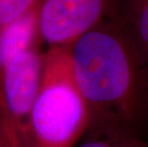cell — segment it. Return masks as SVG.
Segmentation results:
<instances>
[{"instance_id":"6da1fadb","label":"cell","mask_w":148,"mask_h":147,"mask_svg":"<svg viewBox=\"0 0 148 147\" xmlns=\"http://www.w3.org/2000/svg\"><path fill=\"white\" fill-rule=\"evenodd\" d=\"M90 116L86 134L140 137L148 118V66L123 23H100L69 46Z\"/></svg>"},{"instance_id":"7a4b0ae2","label":"cell","mask_w":148,"mask_h":147,"mask_svg":"<svg viewBox=\"0 0 148 147\" xmlns=\"http://www.w3.org/2000/svg\"><path fill=\"white\" fill-rule=\"evenodd\" d=\"M90 116L75 81L69 46L44 53L41 85L32 110L34 147H77L89 130Z\"/></svg>"},{"instance_id":"3957f363","label":"cell","mask_w":148,"mask_h":147,"mask_svg":"<svg viewBox=\"0 0 148 147\" xmlns=\"http://www.w3.org/2000/svg\"><path fill=\"white\" fill-rule=\"evenodd\" d=\"M112 0H41L39 34L50 47L70 46L102 20Z\"/></svg>"},{"instance_id":"277c9868","label":"cell","mask_w":148,"mask_h":147,"mask_svg":"<svg viewBox=\"0 0 148 147\" xmlns=\"http://www.w3.org/2000/svg\"><path fill=\"white\" fill-rule=\"evenodd\" d=\"M39 7L0 29V69L24 52L38 48Z\"/></svg>"},{"instance_id":"5b68a950","label":"cell","mask_w":148,"mask_h":147,"mask_svg":"<svg viewBox=\"0 0 148 147\" xmlns=\"http://www.w3.org/2000/svg\"><path fill=\"white\" fill-rule=\"evenodd\" d=\"M123 24L148 66V0H128Z\"/></svg>"},{"instance_id":"8992f818","label":"cell","mask_w":148,"mask_h":147,"mask_svg":"<svg viewBox=\"0 0 148 147\" xmlns=\"http://www.w3.org/2000/svg\"><path fill=\"white\" fill-rule=\"evenodd\" d=\"M77 147H148V140L140 137H119L86 134Z\"/></svg>"},{"instance_id":"52a82bcc","label":"cell","mask_w":148,"mask_h":147,"mask_svg":"<svg viewBox=\"0 0 148 147\" xmlns=\"http://www.w3.org/2000/svg\"><path fill=\"white\" fill-rule=\"evenodd\" d=\"M41 0H0V29L39 7Z\"/></svg>"},{"instance_id":"ba28073f","label":"cell","mask_w":148,"mask_h":147,"mask_svg":"<svg viewBox=\"0 0 148 147\" xmlns=\"http://www.w3.org/2000/svg\"><path fill=\"white\" fill-rule=\"evenodd\" d=\"M0 147H1V144H0Z\"/></svg>"}]
</instances>
